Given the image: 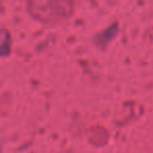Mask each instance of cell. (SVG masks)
Masks as SVG:
<instances>
[]
</instances>
